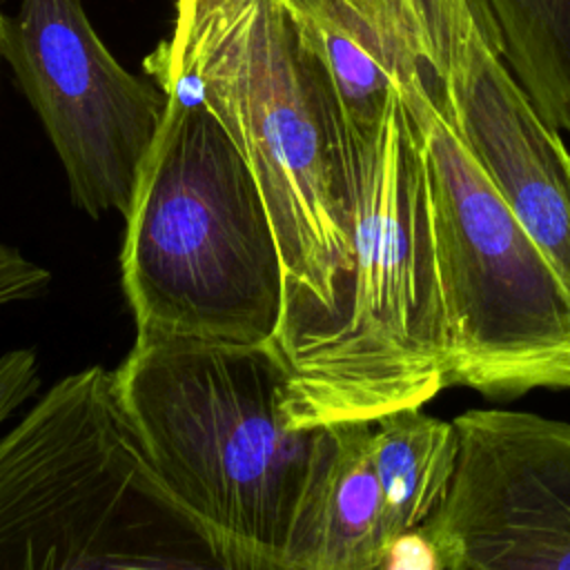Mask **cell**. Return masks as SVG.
Here are the masks:
<instances>
[{
  "label": "cell",
  "instance_id": "15",
  "mask_svg": "<svg viewBox=\"0 0 570 570\" xmlns=\"http://www.w3.org/2000/svg\"><path fill=\"white\" fill-rule=\"evenodd\" d=\"M40 387L36 352L9 350L0 356V428Z\"/></svg>",
  "mask_w": 570,
  "mask_h": 570
},
{
  "label": "cell",
  "instance_id": "8",
  "mask_svg": "<svg viewBox=\"0 0 570 570\" xmlns=\"http://www.w3.org/2000/svg\"><path fill=\"white\" fill-rule=\"evenodd\" d=\"M419 60L494 189L570 289V149L503 58L483 0H401Z\"/></svg>",
  "mask_w": 570,
  "mask_h": 570
},
{
  "label": "cell",
  "instance_id": "13",
  "mask_svg": "<svg viewBox=\"0 0 570 570\" xmlns=\"http://www.w3.org/2000/svg\"><path fill=\"white\" fill-rule=\"evenodd\" d=\"M505 62L539 114L570 136V0H483Z\"/></svg>",
  "mask_w": 570,
  "mask_h": 570
},
{
  "label": "cell",
  "instance_id": "14",
  "mask_svg": "<svg viewBox=\"0 0 570 570\" xmlns=\"http://www.w3.org/2000/svg\"><path fill=\"white\" fill-rule=\"evenodd\" d=\"M51 274L18 247L0 243V307L38 298L47 292Z\"/></svg>",
  "mask_w": 570,
  "mask_h": 570
},
{
  "label": "cell",
  "instance_id": "7",
  "mask_svg": "<svg viewBox=\"0 0 570 570\" xmlns=\"http://www.w3.org/2000/svg\"><path fill=\"white\" fill-rule=\"evenodd\" d=\"M2 60L58 154L71 203L91 218H125L165 116V91L111 56L80 0H22L4 18Z\"/></svg>",
  "mask_w": 570,
  "mask_h": 570
},
{
  "label": "cell",
  "instance_id": "12",
  "mask_svg": "<svg viewBox=\"0 0 570 570\" xmlns=\"http://www.w3.org/2000/svg\"><path fill=\"white\" fill-rule=\"evenodd\" d=\"M423 407L405 405L372 421V465L383 492L390 543L439 512L456 472L454 421L436 419Z\"/></svg>",
  "mask_w": 570,
  "mask_h": 570
},
{
  "label": "cell",
  "instance_id": "16",
  "mask_svg": "<svg viewBox=\"0 0 570 570\" xmlns=\"http://www.w3.org/2000/svg\"><path fill=\"white\" fill-rule=\"evenodd\" d=\"M4 18H7V16L0 11V65L4 62V60H2V33H4Z\"/></svg>",
  "mask_w": 570,
  "mask_h": 570
},
{
  "label": "cell",
  "instance_id": "2",
  "mask_svg": "<svg viewBox=\"0 0 570 570\" xmlns=\"http://www.w3.org/2000/svg\"><path fill=\"white\" fill-rule=\"evenodd\" d=\"M276 352L296 430L374 421L448 387L428 178L399 94L379 131L352 142V263L334 312Z\"/></svg>",
  "mask_w": 570,
  "mask_h": 570
},
{
  "label": "cell",
  "instance_id": "10",
  "mask_svg": "<svg viewBox=\"0 0 570 570\" xmlns=\"http://www.w3.org/2000/svg\"><path fill=\"white\" fill-rule=\"evenodd\" d=\"M370 443L372 421L318 428L283 570H381L390 537Z\"/></svg>",
  "mask_w": 570,
  "mask_h": 570
},
{
  "label": "cell",
  "instance_id": "3",
  "mask_svg": "<svg viewBox=\"0 0 570 570\" xmlns=\"http://www.w3.org/2000/svg\"><path fill=\"white\" fill-rule=\"evenodd\" d=\"M272 345L136 336L114 370L145 459L209 532L225 570H283L318 428H289Z\"/></svg>",
  "mask_w": 570,
  "mask_h": 570
},
{
  "label": "cell",
  "instance_id": "6",
  "mask_svg": "<svg viewBox=\"0 0 570 570\" xmlns=\"http://www.w3.org/2000/svg\"><path fill=\"white\" fill-rule=\"evenodd\" d=\"M399 98L425 165L448 387L490 401L570 390V289L468 151L419 56Z\"/></svg>",
  "mask_w": 570,
  "mask_h": 570
},
{
  "label": "cell",
  "instance_id": "9",
  "mask_svg": "<svg viewBox=\"0 0 570 570\" xmlns=\"http://www.w3.org/2000/svg\"><path fill=\"white\" fill-rule=\"evenodd\" d=\"M454 425L456 472L425 521L445 570H570V423L468 410Z\"/></svg>",
  "mask_w": 570,
  "mask_h": 570
},
{
  "label": "cell",
  "instance_id": "4",
  "mask_svg": "<svg viewBox=\"0 0 570 570\" xmlns=\"http://www.w3.org/2000/svg\"><path fill=\"white\" fill-rule=\"evenodd\" d=\"M156 85L167 107L120 252L136 336L274 347L285 269L258 183L191 91L169 80Z\"/></svg>",
  "mask_w": 570,
  "mask_h": 570
},
{
  "label": "cell",
  "instance_id": "5",
  "mask_svg": "<svg viewBox=\"0 0 570 570\" xmlns=\"http://www.w3.org/2000/svg\"><path fill=\"white\" fill-rule=\"evenodd\" d=\"M71 568H223L145 459L102 365L53 383L0 436V570Z\"/></svg>",
  "mask_w": 570,
  "mask_h": 570
},
{
  "label": "cell",
  "instance_id": "1",
  "mask_svg": "<svg viewBox=\"0 0 570 570\" xmlns=\"http://www.w3.org/2000/svg\"><path fill=\"white\" fill-rule=\"evenodd\" d=\"M145 71L227 129L265 200L285 269L276 350L323 323L352 263V142L285 0H176Z\"/></svg>",
  "mask_w": 570,
  "mask_h": 570
},
{
  "label": "cell",
  "instance_id": "11",
  "mask_svg": "<svg viewBox=\"0 0 570 570\" xmlns=\"http://www.w3.org/2000/svg\"><path fill=\"white\" fill-rule=\"evenodd\" d=\"M309 51L321 62L345 131L367 142L399 94L416 56L401 0H285Z\"/></svg>",
  "mask_w": 570,
  "mask_h": 570
}]
</instances>
